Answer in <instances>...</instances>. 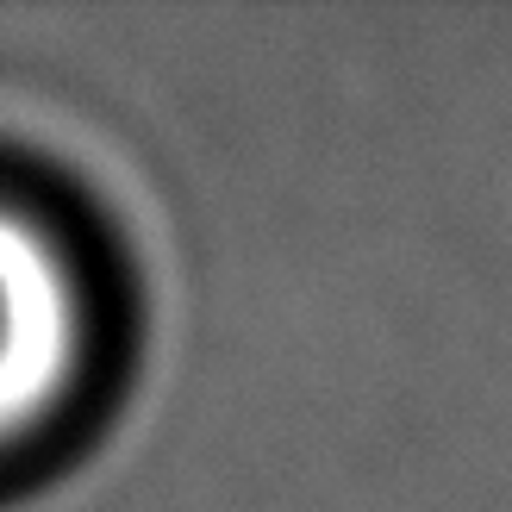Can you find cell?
<instances>
[{
    "label": "cell",
    "mask_w": 512,
    "mask_h": 512,
    "mask_svg": "<svg viewBox=\"0 0 512 512\" xmlns=\"http://www.w3.org/2000/svg\"><path fill=\"white\" fill-rule=\"evenodd\" d=\"M82 363V300L57 244L0 207V450L57 413Z\"/></svg>",
    "instance_id": "6da1fadb"
}]
</instances>
